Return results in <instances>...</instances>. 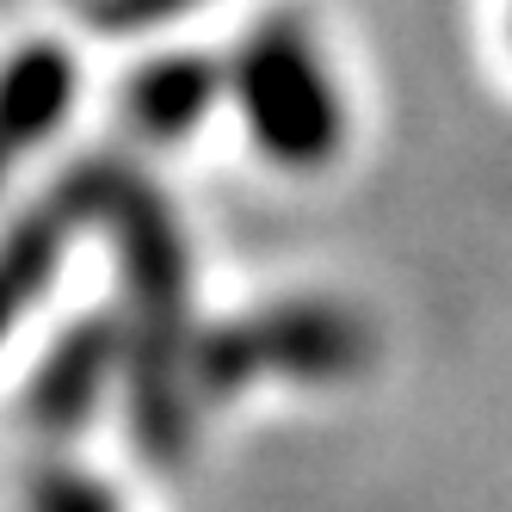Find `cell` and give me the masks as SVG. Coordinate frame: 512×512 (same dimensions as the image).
<instances>
[{
    "label": "cell",
    "instance_id": "6da1fadb",
    "mask_svg": "<svg viewBox=\"0 0 512 512\" xmlns=\"http://www.w3.org/2000/svg\"><path fill=\"white\" fill-rule=\"evenodd\" d=\"M50 204L75 229L99 223L112 235L118 278H124V383H130V426L149 457H173L186 445V420L198 408L192 395V303H186V235H179L167 198L118 155L75 161Z\"/></svg>",
    "mask_w": 512,
    "mask_h": 512
},
{
    "label": "cell",
    "instance_id": "7a4b0ae2",
    "mask_svg": "<svg viewBox=\"0 0 512 512\" xmlns=\"http://www.w3.org/2000/svg\"><path fill=\"white\" fill-rule=\"evenodd\" d=\"M229 93L247 118L253 149L278 167H327L340 155L346 112L327 68L297 19H266L247 31L229 62Z\"/></svg>",
    "mask_w": 512,
    "mask_h": 512
},
{
    "label": "cell",
    "instance_id": "3957f363",
    "mask_svg": "<svg viewBox=\"0 0 512 512\" xmlns=\"http://www.w3.org/2000/svg\"><path fill=\"white\" fill-rule=\"evenodd\" d=\"M124 315H87L75 321L68 334L44 352L38 377H31V395H25V414L38 432H75L87 426V414L99 408L105 383L124 371Z\"/></svg>",
    "mask_w": 512,
    "mask_h": 512
},
{
    "label": "cell",
    "instance_id": "277c9868",
    "mask_svg": "<svg viewBox=\"0 0 512 512\" xmlns=\"http://www.w3.org/2000/svg\"><path fill=\"white\" fill-rule=\"evenodd\" d=\"M247 321H253V346H260V371L334 383L364 364V327L334 303H272Z\"/></svg>",
    "mask_w": 512,
    "mask_h": 512
},
{
    "label": "cell",
    "instance_id": "5b68a950",
    "mask_svg": "<svg viewBox=\"0 0 512 512\" xmlns=\"http://www.w3.org/2000/svg\"><path fill=\"white\" fill-rule=\"evenodd\" d=\"M229 93V68L210 62V56H192V50H173V56H155L142 62L130 87H124V124L142 136V142H186L210 112L216 99Z\"/></svg>",
    "mask_w": 512,
    "mask_h": 512
},
{
    "label": "cell",
    "instance_id": "8992f818",
    "mask_svg": "<svg viewBox=\"0 0 512 512\" xmlns=\"http://www.w3.org/2000/svg\"><path fill=\"white\" fill-rule=\"evenodd\" d=\"M68 105H75V62H68V50L25 44L13 56V75H7V136H13V149L44 142L68 118Z\"/></svg>",
    "mask_w": 512,
    "mask_h": 512
},
{
    "label": "cell",
    "instance_id": "52a82bcc",
    "mask_svg": "<svg viewBox=\"0 0 512 512\" xmlns=\"http://www.w3.org/2000/svg\"><path fill=\"white\" fill-rule=\"evenodd\" d=\"M68 235H75V223H68L50 198L31 204L19 223H13V241H7V284H13V303H31V297L50 284V272L62 266Z\"/></svg>",
    "mask_w": 512,
    "mask_h": 512
},
{
    "label": "cell",
    "instance_id": "ba28073f",
    "mask_svg": "<svg viewBox=\"0 0 512 512\" xmlns=\"http://www.w3.org/2000/svg\"><path fill=\"white\" fill-rule=\"evenodd\" d=\"M31 506L38 512H118V500L75 469H44L38 482H31Z\"/></svg>",
    "mask_w": 512,
    "mask_h": 512
},
{
    "label": "cell",
    "instance_id": "9c48e42d",
    "mask_svg": "<svg viewBox=\"0 0 512 512\" xmlns=\"http://www.w3.org/2000/svg\"><path fill=\"white\" fill-rule=\"evenodd\" d=\"M198 0H81V13L99 25V31H149V25H167L179 13H192Z\"/></svg>",
    "mask_w": 512,
    "mask_h": 512
}]
</instances>
